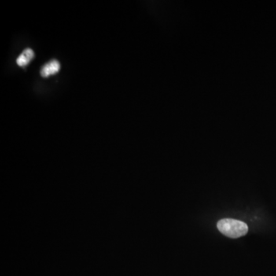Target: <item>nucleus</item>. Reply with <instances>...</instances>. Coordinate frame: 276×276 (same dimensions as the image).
I'll use <instances>...</instances> for the list:
<instances>
[{
    "mask_svg": "<svg viewBox=\"0 0 276 276\" xmlns=\"http://www.w3.org/2000/svg\"><path fill=\"white\" fill-rule=\"evenodd\" d=\"M61 68V64L56 59H52L49 62L44 64L40 70L42 78H49L51 75H54L59 72Z\"/></svg>",
    "mask_w": 276,
    "mask_h": 276,
    "instance_id": "nucleus-2",
    "label": "nucleus"
},
{
    "mask_svg": "<svg viewBox=\"0 0 276 276\" xmlns=\"http://www.w3.org/2000/svg\"><path fill=\"white\" fill-rule=\"evenodd\" d=\"M217 228L219 231L229 238H240L248 233V226L245 222L233 219H223L219 221Z\"/></svg>",
    "mask_w": 276,
    "mask_h": 276,
    "instance_id": "nucleus-1",
    "label": "nucleus"
},
{
    "mask_svg": "<svg viewBox=\"0 0 276 276\" xmlns=\"http://www.w3.org/2000/svg\"><path fill=\"white\" fill-rule=\"evenodd\" d=\"M34 57H35V52L32 49L28 48L23 51L21 54L19 55V57L16 59V63L19 67H26L30 64Z\"/></svg>",
    "mask_w": 276,
    "mask_h": 276,
    "instance_id": "nucleus-3",
    "label": "nucleus"
}]
</instances>
